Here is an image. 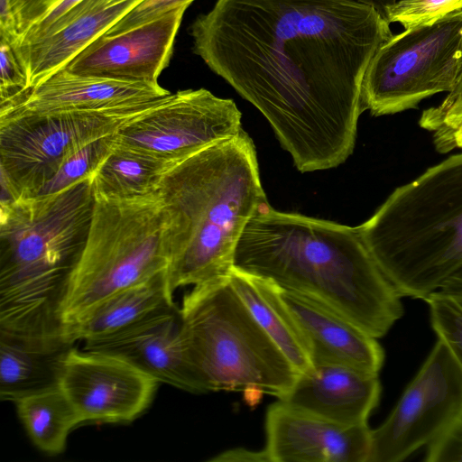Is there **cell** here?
I'll use <instances>...</instances> for the list:
<instances>
[{
  "mask_svg": "<svg viewBox=\"0 0 462 462\" xmlns=\"http://www.w3.org/2000/svg\"><path fill=\"white\" fill-rule=\"evenodd\" d=\"M351 1L372 6L374 9H376L378 12H380L382 14H383L385 10L388 7L396 4L400 0H351Z\"/></svg>",
  "mask_w": 462,
  "mask_h": 462,
  "instance_id": "obj_37",
  "label": "cell"
},
{
  "mask_svg": "<svg viewBox=\"0 0 462 462\" xmlns=\"http://www.w3.org/2000/svg\"><path fill=\"white\" fill-rule=\"evenodd\" d=\"M462 70V12L393 34L376 51L362 85L364 110L384 116L451 92Z\"/></svg>",
  "mask_w": 462,
  "mask_h": 462,
  "instance_id": "obj_8",
  "label": "cell"
},
{
  "mask_svg": "<svg viewBox=\"0 0 462 462\" xmlns=\"http://www.w3.org/2000/svg\"><path fill=\"white\" fill-rule=\"evenodd\" d=\"M439 291L462 296V266L448 277Z\"/></svg>",
  "mask_w": 462,
  "mask_h": 462,
  "instance_id": "obj_36",
  "label": "cell"
},
{
  "mask_svg": "<svg viewBox=\"0 0 462 462\" xmlns=\"http://www.w3.org/2000/svg\"><path fill=\"white\" fill-rule=\"evenodd\" d=\"M112 136L100 137L72 152L35 196L58 192L90 177L112 150Z\"/></svg>",
  "mask_w": 462,
  "mask_h": 462,
  "instance_id": "obj_25",
  "label": "cell"
},
{
  "mask_svg": "<svg viewBox=\"0 0 462 462\" xmlns=\"http://www.w3.org/2000/svg\"><path fill=\"white\" fill-rule=\"evenodd\" d=\"M190 3L116 35L103 34L74 57L67 70L83 76L159 84Z\"/></svg>",
  "mask_w": 462,
  "mask_h": 462,
  "instance_id": "obj_13",
  "label": "cell"
},
{
  "mask_svg": "<svg viewBox=\"0 0 462 462\" xmlns=\"http://www.w3.org/2000/svg\"><path fill=\"white\" fill-rule=\"evenodd\" d=\"M462 412V370L437 340L397 403L371 430L368 462H400L430 445Z\"/></svg>",
  "mask_w": 462,
  "mask_h": 462,
  "instance_id": "obj_11",
  "label": "cell"
},
{
  "mask_svg": "<svg viewBox=\"0 0 462 462\" xmlns=\"http://www.w3.org/2000/svg\"><path fill=\"white\" fill-rule=\"evenodd\" d=\"M437 151L448 152L455 148L462 149V115L441 133L433 135Z\"/></svg>",
  "mask_w": 462,
  "mask_h": 462,
  "instance_id": "obj_33",
  "label": "cell"
},
{
  "mask_svg": "<svg viewBox=\"0 0 462 462\" xmlns=\"http://www.w3.org/2000/svg\"><path fill=\"white\" fill-rule=\"evenodd\" d=\"M159 384L120 356L74 346L60 380L81 424L134 421L150 407Z\"/></svg>",
  "mask_w": 462,
  "mask_h": 462,
  "instance_id": "obj_12",
  "label": "cell"
},
{
  "mask_svg": "<svg viewBox=\"0 0 462 462\" xmlns=\"http://www.w3.org/2000/svg\"><path fill=\"white\" fill-rule=\"evenodd\" d=\"M167 269L100 302L69 335L72 342L103 337L175 304Z\"/></svg>",
  "mask_w": 462,
  "mask_h": 462,
  "instance_id": "obj_22",
  "label": "cell"
},
{
  "mask_svg": "<svg viewBox=\"0 0 462 462\" xmlns=\"http://www.w3.org/2000/svg\"><path fill=\"white\" fill-rule=\"evenodd\" d=\"M427 462H462V412L428 445Z\"/></svg>",
  "mask_w": 462,
  "mask_h": 462,
  "instance_id": "obj_31",
  "label": "cell"
},
{
  "mask_svg": "<svg viewBox=\"0 0 462 462\" xmlns=\"http://www.w3.org/2000/svg\"><path fill=\"white\" fill-rule=\"evenodd\" d=\"M91 176L55 193L0 203V330L65 336L60 310L85 248Z\"/></svg>",
  "mask_w": 462,
  "mask_h": 462,
  "instance_id": "obj_4",
  "label": "cell"
},
{
  "mask_svg": "<svg viewBox=\"0 0 462 462\" xmlns=\"http://www.w3.org/2000/svg\"><path fill=\"white\" fill-rule=\"evenodd\" d=\"M228 280L254 318L282 351L297 372L312 366L306 338L280 295V288L269 279L233 267Z\"/></svg>",
  "mask_w": 462,
  "mask_h": 462,
  "instance_id": "obj_21",
  "label": "cell"
},
{
  "mask_svg": "<svg viewBox=\"0 0 462 462\" xmlns=\"http://www.w3.org/2000/svg\"><path fill=\"white\" fill-rule=\"evenodd\" d=\"M460 115H462V70L457 85L442 102L423 111L420 125L435 135L445 130Z\"/></svg>",
  "mask_w": 462,
  "mask_h": 462,
  "instance_id": "obj_29",
  "label": "cell"
},
{
  "mask_svg": "<svg viewBox=\"0 0 462 462\" xmlns=\"http://www.w3.org/2000/svg\"><path fill=\"white\" fill-rule=\"evenodd\" d=\"M234 267L331 307L375 338L403 314L357 226L262 206L237 243Z\"/></svg>",
  "mask_w": 462,
  "mask_h": 462,
  "instance_id": "obj_2",
  "label": "cell"
},
{
  "mask_svg": "<svg viewBox=\"0 0 462 462\" xmlns=\"http://www.w3.org/2000/svg\"><path fill=\"white\" fill-rule=\"evenodd\" d=\"M157 194L173 291L228 275L245 227L268 203L255 148L244 130L173 164Z\"/></svg>",
  "mask_w": 462,
  "mask_h": 462,
  "instance_id": "obj_3",
  "label": "cell"
},
{
  "mask_svg": "<svg viewBox=\"0 0 462 462\" xmlns=\"http://www.w3.org/2000/svg\"><path fill=\"white\" fill-rule=\"evenodd\" d=\"M210 461L225 462V461H256V462H271L265 449L260 451H252L245 448H234L226 450Z\"/></svg>",
  "mask_w": 462,
  "mask_h": 462,
  "instance_id": "obj_34",
  "label": "cell"
},
{
  "mask_svg": "<svg viewBox=\"0 0 462 462\" xmlns=\"http://www.w3.org/2000/svg\"><path fill=\"white\" fill-rule=\"evenodd\" d=\"M82 0H61L47 14H45L40 21H38L34 25H32L23 35L42 30L43 28L47 27L48 25L55 22L60 16L65 14L68 11H69L72 7L77 5Z\"/></svg>",
  "mask_w": 462,
  "mask_h": 462,
  "instance_id": "obj_35",
  "label": "cell"
},
{
  "mask_svg": "<svg viewBox=\"0 0 462 462\" xmlns=\"http://www.w3.org/2000/svg\"><path fill=\"white\" fill-rule=\"evenodd\" d=\"M0 113L17 105L31 89L30 81L13 43L0 36Z\"/></svg>",
  "mask_w": 462,
  "mask_h": 462,
  "instance_id": "obj_28",
  "label": "cell"
},
{
  "mask_svg": "<svg viewBox=\"0 0 462 462\" xmlns=\"http://www.w3.org/2000/svg\"><path fill=\"white\" fill-rule=\"evenodd\" d=\"M65 336H32L0 330V399L15 402L60 385L74 346Z\"/></svg>",
  "mask_w": 462,
  "mask_h": 462,
  "instance_id": "obj_20",
  "label": "cell"
},
{
  "mask_svg": "<svg viewBox=\"0 0 462 462\" xmlns=\"http://www.w3.org/2000/svg\"><path fill=\"white\" fill-rule=\"evenodd\" d=\"M142 0H82L55 22L13 43L31 88L63 69Z\"/></svg>",
  "mask_w": 462,
  "mask_h": 462,
  "instance_id": "obj_16",
  "label": "cell"
},
{
  "mask_svg": "<svg viewBox=\"0 0 462 462\" xmlns=\"http://www.w3.org/2000/svg\"><path fill=\"white\" fill-rule=\"evenodd\" d=\"M424 300L438 339L447 346L462 370V296L437 291Z\"/></svg>",
  "mask_w": 462,
  "mask_h": 462,
  "instance_id": "obj_26",
  "label": "cell"
},
{
  "mask_svg": "<svg viewBox=\"0 0 462 462\" xmlns=\"http://www.w3.org/2000/svg\"><path fill=\"white\" fill-rule=\"evenodd\" d=\"M170 94L159 84L78 75L63 68L32 88L17 105L0 116L123 110L153 103Z\"/></svg>",
  "mask_w": 462,
  "mask_h": 462,
  "instance_id": "obj_18",
  "label": "cell"
},
{
  "mask_svg": "<svg viewBox=\"0 0 462 462\" xmlns=\"http://www.w3.org/2000/svg\"><path fill=\"white\" fill-rule=\"evenodd\" d=\"M180 311L190 361L208 392L254 390L280 399L295 383L299 373L228 275L193 286Z\"/></svg>",
  "mask_w": 462,
  "mask_h": 462,
  "instance_id": "obj_6",
  "label": "cell"
},
{
  "mask_svg": "<svg viewBox=\"0 0 462 462\" xmlns=\"http://www.w3.org/2000/svg\"><path fill=\"white\" fill-rule=\"evenodd\" d=\"M280 295L306 338L313 365H341L378 374L384 352L377 338L314 298L282 288Z\"/></svg>",
  "mask_w": 462,
  "mask_h": 462,
  "instance_id": "obj_17",
  "label": "cell"
},
{
  "mask_svg": "<svg viewBox=\"0 0 462 462\" xmlns=\"http://www.w3.org/2000/svg\"><path fill=\"white\" fill-rule=\"evenodd\" d=\"M95 199L88 240L60 310L68 338L104 300L162 273L170 263L157 193L125 200Z\"/></svg>",
  "mask_w": 462,
  "mask_h": 462,
  "instance_id": "obj_7",
  "label": "cell"
},
{
  "mask_svg": "<svg viewBox=\"0 0 462 462\" xmlns=\"http://www.w3.org/2000/svg\"><path fill=\"white\" fill-rule=\"evenodd\" d=\"M163 98L123 110L0 116L1 201L35 196L72 152L114 134Z\"/></svg>",
  "mask_w": 462,
  "mask_h": 462,
  "instance_id": "obj_9",
  "label": "cell"
},
{
  "mask_svg": "<svg viewBox=\"0 0 462 462\" xmlns=\"http://www.w3.org/2000/svg\"><path fill=\"white\" fill-rule=\"evenodd\" d=\"M194 0H142L124 17L116 23L105 34L116 35L147 23L162 14L185 3Z\"/></svg>",
  "mask_w": 462,
  "mask_h": 462,
  "instance_id": "obj_30",
  "label": "cell"
},
{
  "mask_svg": "<svg viewBox=\"0 0 462 462\" xmlns=\"http://www.w3.org/2000/svg\"><path fill=\"white\" fill-rule=\"evenodd\" d=\"M83 348L120 356L160 383L192 393H208L190 361L177 305L116 333L85 342Z\"/></svg>",
  "mask_w": 462,
  "mask_h": 462,
  "instance_id": "obj_14",
  "label": "cell"
},
{
  "mask_svg": "<svg viewBox=\"0 0 462 462\" xmlns=\"http://www.w3.org/2000/svg\"><path fill=\"white\" fill-rule=\"evenodd\" d=\"M14 403L32 442L49 456L62 453L71 430L81 425L60 385L27 395Z\"/></svg>",
  "mask_w": 462,
  "mask_h": 462,
  "instance_id": "obj_24",
  "label": "cell"
},
{
  "mask_svg": "<svg viewBox=\"0 0 462 462\" xmlns=\"http://www.w3.org/2000/svg\"><path fill=\"white\" fill-rule=\"evenodd\" d=\"M265 432L271 462H368L367 423L340 424L278 400L267 409Z\"/></svg>",
  "mask_w": 462,
  "mask_h": 462,
  "instance_id": "obj_15",
  "label": "cell"
},
{
  "mask_svg": "<svg viewBox=\"0 0 462 462\" xmlns=\"http://www.w3.org/2000/svg\"><path fill=\"white\" fill-rule=\"evenodd\" d=\"M173 164L112 146L91 175L95 199L125 200L155 194Z\"/></svg>",
  "mask_w": 462,
  "mask_h": 462,
  "instance_id": "obj_23",
  "label": "cell"
},
{
  "mask_svg": "<svg viewBox=\"0 0 462 462\" xmlns=\"http://www.w3.org/2000/svg\"><path fill=\"white\" fill-rule=\"evenodd\" d=\"M357 228L402 297L439 291L462 266V152L395 189Z\"/></svg>",
  "mask_w": 462,
  "mask_h": 462,
  "instance_id": "obj_5",
  "label": "cell"
},
{
  "mask_svg": "<svg viewBox=\"0 0 462 462\" xmlns=\"http://www.w3.org/2000/svg\"><path fill=\"white\" fill-rule=\"evenodd\" d=\"M60 1L10 0L18 39Z\"/></svg>",
  "mask_w": 462,
  "mask_h": 462,
  "instance_id": "obj_32",
  "label": "cell"
},
{
  "mask_svg": "<svg viewBox=\"0 0 462 462\" xmlns=\"http://www.w3.org/2000/svg\"><path fill=\"white\" fill-rule=\"evenodd\" d=\"M190 35L193 52L308 172L352 153L365 71L393 32L383 14L351 0H217Z\"/></svg>",
  "mask_w": 462,
  "mask_h": 462,
  "instance_id": "obj_1",
  "label": "cell"
},
{
  "mask_svg": "<svg viewBox=\"0 0 462 462\" xmlns=\"http://www.w3.org/2000/svg\"><path fill=\"white\" fill-rule=\"evenodd\" d=\"M381 383L377 374L341 365H313L300 374L279 400L344 425L367 423L377 406Z\"/></svg>",
  "mask_w": 462,
  "mask_h": 462,
  "instance_id": "obj_19",
  "label": "cell"
},
{
  "mask_svg": "<svg viewBox=\"0 0 462 462\" xmlns=\"http://www.w3.org/2000/svg\"><path fill=\"white\" fill-rule=\"evenodd\" d=\"M241 112L206 88L170 94L122 125L113 147L176 163L241 132Z\"/></svg>",
  "mask_w": 462,
  "mask_h": 462,
  "instance_id": "obj_10",
  "label": "cell"
},
{
  "mask_svg": "<svg viewBox=\"0 0 462 462\" xmlns=\"http://www.w3.org/2000/svg\"><path fill=\"white\" fill-rule=\"evenodd\" d=\"M462 12V0H400L383 15L390 23L404 29L434 23Z\"/></svg>",
  "mask_w": 462,
  "mask_h": 462,
  "instance_id": "obj_27",
  "label": "cell"
}]
</instances>
